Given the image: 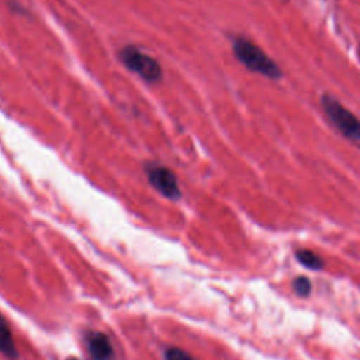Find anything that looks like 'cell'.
<instances>
[{
	"mask_svg": "<svg viewBox=\"0 0 360 360\" xmlns=\"http://www.w3.org/2000/svg\"><path fill=\"white\" fill-rule=\"evenodd\" d=\"M232 52L235 58L253 73L267 79H280L283 76L280 66L260 46L245 37L236 35L232 39Z\"/></svg>",
	"mask_w": 360,
	"mask_h": 360,
	"instance_id": "1",
	"label": "cell"
},
{
	"mask_svg": "<svg viewBox=\"0 0 360 360\" xmlns=\"http://www.w3.org/2000/svg\"><path fill=\"white\" fill-rule=\"evenodd\" d=\"M118 59L128 70L134 72L148 83H158L162 80L163 69L158 59L135 45L122 46L118 51Z\"/></svg>",
	"mask_w": 360,
	"mask_h": 360,
	"instance_id": "2",
	"label": "cell"
},
{
	"mask_svg": "<svg viewBox=\"0 0 360 360\" xmlns=\"http://www.w3.org/2000/svg\"><path fill=\"white\" fill-rule=\"evenodd\" d=\"M321 105L333 127L346 138L360 143V120L329 93L321 97Z\"/></svg>",
	"mask_w": 360,
	"mask_h": 360,
	"instance_id": "3",
	"label": "cell"
},
{
	"mask_svg": "<svg viewBox=\"0 0 360 360\" xmlns=\"http://www.w3.org/2000/svg\"><path fill=\"white\" fill-rule=\"evenodd\" d=\"M143 172L149 184L163 197L169 200H179L181 197L179 180L169 167L158 162H148L143 166Z\"/></svg>",
	"mask_w": 360,
	"mask_h": 360,
	"instance_id": "4",
	"label": "cell"
},
{
	"mask_svg": "<svg viewBox=\"0 0 360 360\" xmlns=\"http://www.w3.org/2000/svg\"><path fill=\"white\" fill-rule=\"evenodd\" d=\"M87 353L93 360H115V352L110 338L100 330H87L84 335Z\"/></svg>",
	"mask_w": 360,
	"mask_h": 360,
	"instance_id": "5",
	"label": "cell"
},
{
	"mask_svg": "<svg viewBox=\"0 0 360 360\" xmlns=\"http://www.w3.org/2000/svg\"><path fill=\"white\" fill-rule=\"evenodd\" d=\"M0 353L8 360L18 359V350L15 347L11 329L0 312Z\"/></svg>",
	"mask_w": 360,
	"mask_h": 360,
	"instance_id": "6",
	"label": "cell"
},
{
	"mask_svg": "<svg viewBox=\"0 0 360 360\" xmlns=\"http://www.w3.org/2000/svg\"><path fill=\"white\" fill-rule=\"evenodd\" d=\"M295 259L308 269L319 270L323 267V260L309 249H300L295 252Z\"/></svg>",
	"mask_w": 360,
	"mask_h": 360,
	"instance_id": "7",
	"label": "cell"
},
{
	"mask_svg": "<svg viewBox=\"0 0 360 360\" xmlns=\"http://www.w3.org/2000/svg\"><path fill=\"white\" fill-rule=\"evenodd\" d=\"M163 359L165 360H197L190 353H187L180 347H167L163 352Z\"/></svg>",
	"mask_w": 360,
	"mask_h": 360,
	"instance_id": "8",
	"label": "cell"
},
{
	"mask_svg": "<svg viewBox=\"0 0 360 360\" xmlns=\"http://www.w3.org/2000/svg\"><path fill=\"white\" fill-rule=\"evenodd\" d=\"M292 288L294 291L298 294V295H309L311 290H312V284L309 281V278L304 277V276H300L297 277L294 281H292Z\"/></svg>",
	"mask_w": 360,
	"mask_h": 360,
	"instance_id": "9",
	"label": "cell"
},
{
	"mask_svg": "<svg viewBox=\"0 0 360 360\" xmlns=\"http://www.w3.org/2000/svg\"><path fill=\"white\" fill-rule=\"evenodd\" d=\"M357 53H359V59H360V46H359V52Z\"/></svg>",
	"mask_w": 360,
	"mask_h": 360,
	"instance_id": "10",
	"label": "cell"
},
{
	"mask_svg": "<svg viewBox=\"0 0 360 360\" xmlns=\"http://www.w3.org/2000/svg\"><path fill=\"white\" fill-rule=\"evenodd\" d=\"M70 360H77V359H70Z\"/></svg>",
	"mask_w": 360,
	"mask_h": 360,
	"instance_id": "11",
	"label": "cell"
}]
</instances>
